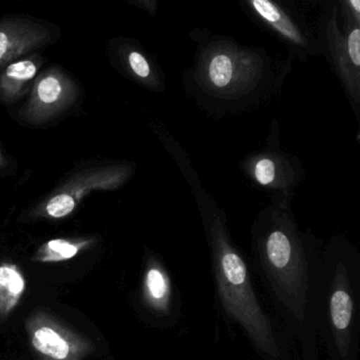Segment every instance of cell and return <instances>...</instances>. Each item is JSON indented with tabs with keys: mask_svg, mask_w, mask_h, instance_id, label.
Returning a JSON list of instances; mask_svg holds the SVG:
<instances>
[{
	"mask_svg": "<svg viewBox=\"0 0 360 360\" xmlns=\"http://www.w3.org/2000/svg\"><path fill=\"white\" fill-rule=\"evenodd\" d=\"M34 33L18 27H0V68L34 45Z\"/></svg>",
	"mask_w": 360,
	"mask_h": 360,
	"instance_id": "obj_4",
	"label": "cell"
},
{
	"mask_svg": "<svg viewBox=\"0 0 360 360\" xmlns=\"http://www.w3.org/2000/svg\"><path fill=\"white\" fill-rule=\"evenodd\" d=\"M129 64L132 70L138 77L145 79L150 75V67H149L146 58L139 52H131L130 53Z\"/></svg>",
	"mask_w": 360,
	"mask_h": 360,
	"instance_id": "obj_13",
	"label": "cell"
},
{
	"mask_svg": "<svg viewBox=\"0 0 360 360\" xmlns=\"http://www.w3.org/2000/svg\"><path fill=\"white\" fill-rule=\"evenodd\" d=\"M37 67L32 60L13 63L0 77V94L11 98L18 96L20 90L37 75Z\"/></svg>",
	"mask_w": 360,
	"mask_h": 360,
	"instance_id": "obj_5",
	"label": "cell"
},
{
	"mask_svg": "<svg viewBox=\"0 0 360 360\" xmlns=\"http://www.w3.org/2000/svg\"><path fill=\"white\" fill-rule=\"evenodd\" d=\"M349 5H351L352 7L354 8V10H355L356 13H359V12H360V1H359V0H351V1H349Z\"/></svg>",
	"mask_w": 360,
	"mask_h": 360,
	"instance_id": "obj_16",
	"label": "cell"
},
{
	"mask_svg": "<svg viewBox=\"0 0 360 360\" xmlns=\"http://www.w3.org/2000/svg\"><path fill=\"white\" fill-rule=\"evenodd\" d=\"M212 269L223 309L239 322L257 347L265 355L277 357L278 347L271 324L259 304L243 259L223 233L212 243Z\"/></svg>",
	"mask_w": 360,
	"mask_h": 360,
	"instance_id": "obj_1",
	"label": "cell"
},
{
	"mask_svg": "<svg viewBox=\"0 0 360 360\" xmlns=\"http://www.w3.org/2000/svg\"><path fill=\"white\" fill-rule=\"evenodd\" d=\"M69 84L62 75L50 73L37 82L33 92L32 112L48 115L68 102Z\"/></svg>",
	"mask_w": 360,
	"mask_h": 360,
	"instance_id": "obj_3",
	"label": "cell"
},
{
	"mask_svg": "<svg viewBox=\"0 0 360 360\" xmlns=\"http://www.w3.org/2000/svg\"><path fill=\"white\" fill-rule=\"evenodd\" d=\"M33 345L41 353L56 359H65L69 354L66 341L49 328H41L35 333Z\"/></svg>",
	"mask_w": 360,
	"mask_h": 360,
	"instance_id": "obj_6",
	"label": "cell"
},
{
	"mask_svg": "<svg viewBox=\"0 0 360 360\" xmlns=\"http://www.w3.org/2000/svg\"><path fill=\"white\" fill-rule=\"evenodd\" d=\"M255 11L265 20V22L275 27L279 32L285 35L292 41H300L298 33L295 30L294 27L290 26L285 20H283L281 13H280L278 8L274 4L266 1V0H255L252 3Z\"/></svg>",
	"mask_w": 360,
	"mask_h": 360,
	"instance_id": "obj_7",
	"label": "cell"
},
{
	"mask_svg": "<svg viewBox=\"0 0 360 360\" xmlns=\"http://www.w3.org/2000/svg\"><path fill=\"white\" fill-rule=\"evenodd\" d=\"M48 248L51 252H56L60 259H69L75 256L77 252V248L72 244L67 243L62 240H53L48 243Z\"/></svg>",
	"mask_w": 360,
	"mask_h": 360,
	"instance_id": "obj_15",
	"label": "cell"
},
{
	"mask_svg": "<svg viewBox=\"0 0 360 360\" xmlns=\"http://www.w3.org/2000/svg\"><path fill=\"white\" fill-rule=\"evenodd\" d=\"M233 65L231 58L225 54H218L212 58L208 67L210 82L216 87L224 88L233 79Z\"/></svg>",
	"mask_w": 360,
	"mask_h": 360,
	"instance_id": "obj_9",
	"label": "cell"
},
{
	"mask_svg": "<svg viewBox=\"0 0 360 360\" xmlns=\"http://www.w3.org/2000/svg\"><path fill=\"white\" fill-rule=\"evenodd\" d=\"M146 286L151 300L160 307H165L169 297V281L163 271L153 267L146 277Z\"/></svg>",
	"mask_w": 360,
	"mask_h": 360,
	"instance_id": "obj_8",
	"label": "cell"
},
{
	"mask_svg": "<svg viewBox=\"0 0 360 360\" xmlns=\"http://www.w3.org/2000/svg\"><path fill=\"white\" fill-rule=\"evenodd\" d=\"M276 166L271 160H260L255 167V176L261 185H269L275 180Z\"/></svg>",
	"mask_w": 360,
	"mask_h": 360,
	"instance_id": "obj_12",
	"label": "cell"
},
{
	"mask_svg": "<svg viewBox=\"0 0 360 360\" xmlns=\"http://www.w3.org/2000/svg\"><path fill=\"white\" fill-rule=\"evenodd\" d=\"M347 274L345 269L339 265L334 290L330 299V315L334 330L337 347L342 355H347L351 340L352 316H353V299L347 286Z\"/></svg>",
	"mask_w": 360,
	"mask_h": 360,
	"instance_id": "obj_2",
	"label": "cell"
},
{
	"mask_svg": "<svg viewBox=\"0 0 360 360\" xmlns=\"http://www.w3.org/2000/svg\"><path fill=\"white\" fill-rule=\"evenodd\" d=\"M75 207V201L68 193H60L50 200L47 204V212L53 218L68 216Z\"/></svg>",
	"mask_w": 360,
	"mask_h": 360,
	"instance_id": "obj_10",
	"label": "cell"
},
{
	"mask_svg": "<svg viewBox=\"0 0 360 360\" xmlns=\"http://www.w3.org/2000/svg\"><path fill=\"white\" fill-rule=\"evenodd\" d=\"M0 284L15 295H20L24 290V280L20 274L10 267H0Z\"/></svg>",
	"mask_w": 360,
	"mask_h": 360,
	"instance_id": "obj_11",
	"label": "cell"
},
{
	"mask_svg": "<svg viewBox=\"0 0 360 360\" xmlns=\"http://www.w3.org/2000/svg\"><path fill=\"white\" fill-rule=\"evenodd\" d=\"M360 30L355 29L352 31L347 39V53H349V58L352 63L356 67H359L360 65Z\"/></svg>",
	"mask_w": 360,
	"mask_h": 360,
	"instance_id": "obj_14",
	"label": "cell"
}]
</instances>
